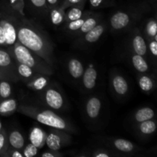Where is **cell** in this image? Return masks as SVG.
<instances>
[{
	"label": "cell",
	"mask_w": 157,
	"mask_h": 157,
	"mask_svg": "<svg viewBox=\"0 0 157 157\" xmlns=\"http://www.w3.org/2000/svg\"><path fill=\"white\" fill-rule=\"evenodd\" d=\"M18 42L38 55L54 67L55 64L53 43L48 34L34 21L20 17L18 23Z\"/></svg>",
	"instance_id": "6da1fadb"
},
{
	"label": "cell",
	"mask_w": 157,
	"mask_h": 157,
	"mask_svg": "<svg viewBox=\"0 0 157 157\" xmlns=\"http://www.w3.org/2000/svg\"><path fill=\"white\" fill-rule=\"evenodd\" d=\"M17 111L52 128L64 130L69 133H75L77 131L76 128L71 123L52 110H44L40 107L28 104H21L18 105Z\"/></svg>",
	"instance_id": "7a4b0ae2"
},
{
	"label": "cell",
	"mask_w": 157,
	"mask_h": 157,
	"mask_svg": "<svg viewBox=\"0 0 157 157\" xmlns=\"http://www.w3.org/2000/svg\"><path fill=\"white\" fill-rule=\"evenodd\" d=\"M10 54L15 61L29 66L37 73L47 75L49 76L54 74L55 70L53 67L18 41L14 44Z\"/></svg>",
	"instance_id": "3957f363"
},
{
	"label": "cell",
	"mask_w": 157,
	"mask_h": 157,
	"mask_svg": "<svg viewBox=\"0 0 157 157\" xmlns=\"http://www.w3.org/2000/svg\"><path fill=\"white\" fill-rule=\"evenodd\" d=\"M146 10V6L142 5L139 9L134 8L133 9H121L115 12L110 18V29L113 32H121L123 30L130 28L144 11Z\"/></svg>",
	"instance_id": "277c9868"
},
{
	"label": "cell",
	"mask_w": 157,
	"mask_h": 157,
	"mask_svg": "<svg viewBox=\"0 0 157 157\" xmlns=\"http://www.w3.org/2000/svg\"><path fill=\"white\" fill-rule=\"evenodd\" d=\"M107 27V22L101 20L95 27L90 29L89 32L77 38L74 42V48L78 49H84L97 42L105 32Z\"/></svg>",
	"instance_id": "5b68a950"
},
{
	"label": "cell",
	"mask_w": 157,
	"mask_h": 157,
	"mask_svg": "<svg viewBox=\"0 0 157 157\" xmlns=\"http://www.w3.org/2000/svg\"><path fill=\"white\" fill-rule=\"evenodd\" d=\"M71 140V136L69 133L51 127L50 131L46 136L45 144L49 150L58 151L63 147L68 146Z\"/></svg>",
	"instance_id": "8992f818"
},
{
	"label": "cell",
	"mask_w": 157,
	"mask_h": 157,
	"mask_svg": "<svg viewBox=\"0 0 157 157\" xmlns=\"http://www.w3.org/2000/svg\"><path fill=\"white\" fill-rule=\"evenodd\" d=\"M43 103L52 110H61L65 106V99L61 92L52 84H49L42 90Z\"/></svg>",
	"instance_id": "52a82bcc"
},
{
	"label": "cell",
	"mask_w": 157,
	"mask_h": 157,
	"mask_svg": "<svg viewBox=\"0 0 157 157\" xmlns=\"http://www.w3.org/2000/svg\"><path fill=\"white\" fill-rule=\"evenodd\" d=\"M0 70L6 72L15 79L19 81L16 71V61L8 51L0 48Z\"/></svg>",
	"instance_id": "ba28073f"
},
{
	"label": "cell",
	"mask_w": 157,
	"mask_h": 157,
	"mask_svg": "<svg viewBox=\"0 0 157 157\" xmlns=\"http://www.w3.org/2000/svg\"><path fill=\"white\" fill-rule=\"evenodd\" d=\"M102 18L103 15L101 12H91V13L87 17V18L85 19L84 22L83 23L81 27L79 29V30L74 35V36L78 38V37L84 35L87 32H89L90 29L95 27L102 20Z\"/></svg>",
	"instance_id": "9c48e42d"
},
{
	"label": "cell",
	"mask_w": 157,
	"mask_h": 157,
	"mask_svg": "<svg viewBox=\"0 0 157 157\" xmlns=\"http://www.w3.org/2000/svg\"><path fill=\"white\" fill-rule=\"evenodd\" d=\"M31 90L41 92L50 84V76L43 74L36 73L35 76L26 82Z\"/></svg>",
	"instance_id": "30bf717a"
},
{
	"label": "cell",
	"mask_w": 157,
	"mask_h": 157,
	"mask_svg": "<svg viewBox=\"0 0 157 157\" xmlns=\"http://www.w3.org/2000/svg\"><path fill=\"white\" fill-rule=\"evenodd\" d=\"M132 48L134 53L141 56H146L147 55V43L142 34L138 29H136L133 32V35L131 40Z\"/></svg>",
	"instance_id": "8fae6325"
},
{
	"label": "cell",
	"mask_w": 157,
	"mask_h": 157,
	"mask_svg": "<svg viewBox=\"0 0 157 157\" xmlns=\"http://www.w3.org/2000/svg\"><path fill=\"white\" fill-rule=\"evenodd\" d=\"M101 109V101L98 97H91L87 101L85 111L90 120H95L99 117Z\"/></svg>",
	"instance_id": "7c38bea8"
},
{
	"label": "cell",
	"mask_w": 157,
	"mask_h": 157,
	"mask_svg": "<svg viewBox=\"0 0 157 157\" xmlns=\"http://www.w3.org/2000/svg\"><path fill=\"white\" fill-rule=\"evenodd\" d=\"M47 133L44 131L41 127L35 126L32 128L29 134V140L32 144L41 149L45 145V140Z\"/></svg>",
	"instance_id": "4fadbf2b"
},
{
	"label": "cell",
	"mask_w": 157,
	"mask_h": 157,
	"mask_svg": "<svg viewBox=\"0 0 157 157\" xmlns=\"http://www.w3.org/2000/svg\"><path fill=\"white\" fill-rule=\"evenodd\" d=\"M111 85L115 94L119 96H124L129 90V84L127 80L121 75L116 74L111 79Z\"/></svg>",
	"instance_id": "5bb4252c"
},
{
	"label": "cell",
	"mask_w": 157,
	"mask_h": 157,
	"mask_svg": "<svg viewBox=\"0 0 157 157\" xmlns=\"http://www.w3.org/2000/svg\"><path fill=\"white\" fill-rule=\"evenodd\" d=\"M81 78H82V83L84 89L90 90L94 88L95 85H96L98 71L94 67L89 66L86 70H84Z\"/></svg>",
	"instance_id": "9a60e30c"
},
{
	"label": "cell",
	"mask_w": 157,
	"mask_h": 157,
	"mask_svg": "<svg viewBox=\"0 0 157 157\" xmlns=\"http://www.w3.org/2000/svg\"><path fill=\"white\" fill-rule=\"evenodd\" d=\"M86 2H87V0H83L81 2L67 8L68 10L65 12V22L64 23L74 21V20H76L79 18L80 17H81V15H83L84 12V9Z\"/></svg>",
	"instance_id": "2e32d148"
},
{
	"label": "cell",
	"mask_w": 157,
	"mask_h": 157,
	"mask_svg": "<svg viewBox=\"0 0 157 157\" xmlns=\"http://www.w3.org/2000/svg\"><path fill=\"white\" fill-rule=\"evenodd\" d=\"M18 107V101L15 98H9L0 101V115L4 117L13 114Z\"/></svg>",
	"instance_id": "e0dca14e"
},
{
	"label": "cell",
	"mask_w": 157,
	"mask_h": 157,
	"mask_svg": "<svg viewBox=\"0 0 157 157\" xmlns=\"http://www.w3.org/2000/svg\"><path fill=\"white\" fill-rule=\"evenodd\" d=\"M51 22L55 26H60L65 22V10L61 9V6H58L48 9Z\"/></svg>",
	"instance_id": "ac0fdd59"
},
{
	"label": "cell",
	"mask_w": 157,
	"mask_h": 157,
	"mask_svg": "<svg viewBox=\"0 0 157 157\" xmlns=\"http://www.w3.org/2000/svg\"><path fill=\"white\" fill-rule=\"evenodd\" d=\"M8 143L9 147L21 150L25 147V138L18 130H12L7 133Z\"/></svg>",
	"instance_id": "d6986e66"
},
{
	"label": "cell",
	"mask_w": 157,
	"mask_h": 157,
	"mask_svg": "<svg viewBox=\"0 0 157 157\" xmlns=\"http://www.w3.org/2000/svg\"><path fill=\"white\" fill-rule=\"evenodd\" d=\"M67 69L71 76L74 79L78 80L81 78L84 74V65L80 60L77 58H71L67 64Z\"/></svg>",
	"instance_id": "ffe728a7"
},
{
	"label": "cell",
	"mask_w": 157,
	"mask_h": 157,
	"mask_svg": "<svg viewBox=\"0 0 157 157\" xmlns=\"http://www.w3.org/2000/svg\"><path fill=\"white\" fill-rule=\"evenodd\" d=\"M112 146L118 151L124 153H133L136 148V146L133 143L125 139H122V138L113 140H112Z\"/></svg>",
	"instance_id": "44dd1931"
},
{
	"label": "cell",
	"mask_w": 157,
	"mask_h": 157,
	"mask_svg": "<svg viewBox=\"0 0 157 157\" xmlns=\"http://www.w3.org/2000/svg\"><path fill=\"white\" fill-rule=\"evenodd\" d=\"M90 13H91V11H85V12H84L83 15H81V17H80L78 19L69 21V22L67 23H64V24H65L64 29H65L66 32L74 36V35L79 30V29L81 27L83 23L84 22V21H85V19L87 18V17L88 16Z\"/></svg>",
	"instance_id": "7402d4cb"
},
{
	"label": "cell",
	"mask_w": 157,
	"mask_h": 157,
	"mask_svg": "<svg viewBox=\"0 0 157 157\" xmlns=\"http://www.w3.org/2000/svg\"><path fill=\"white\" fill-rule=\"evenodd\" d=\"M16 71L19 79L22 80L25 83L32 79L37 73L29 66L25 64H21L18 61H16Z\"/></svg>",
	"instance_id": "603a6c76"
},
{
	"label": "cell",
	"mask_w": 157,
	"mask_h": 157,
	"mask_svg": "<svg viewBox=\"0 0 157 157\" xmlns=\"http://www.w3.org/2000/svg\"><path fill=\"white\" fill-rule=\"evenodd\" d=\"M136 129L140 134L144 136H150L154 133L156 130V124L155 121L152 120L143 121V122L137 123Z\"/></svg>",
	"instance_id": "cb8c5ba5"
},
{
	"label": "cell",
	"mask_w": 157,
	"mask_h": 157,
	"mask_svg": "<svg viewBox=\"0 0 157 157\" xmlns=\"http://www.w3.org/2000/svg\"><path fill=\"white\" fill-rule=\"evenodd\" d=\"M131 61L133 67L140 73L144 74L148 71L149 64L147 60L144 58V56H141V55H137L136 53L133 54L131 56Z\"/></svg>",
	"instance_id": "d4e9b609"
},
{
	"label": "cell",
	"mask_w": 157,
	"mask_h": 157,
	"mask_svg": "<svg viewBox=\"0 0 157 157\" xmlns=\"http://www.w3.org/2000/svg\"><path fill=\"white\" fill-rule=\"evenodd\" d=\"M138 84L141 90L146 93L151 92L155 87V82L153 78L144 74L138 76Z\"/></svg>",
	"instance_id": "484cf974"
},
{
	"label": "cell",
	"mask_w": 157,
	"mask_h": 157,
	"mask_svg": "<svg viewBox=\"0 0 157 157\" xmlns=\"http://www.w3.org/2000/svg\"><path fill=\"white\" fill-rule=\"evenodd\" d=\"M154 116V110L150 107H145L139 109L136 112L134 115V120L136 123H140L148 120H153Z\"/></svg>",
	"instance_id": "4316f807"
},
{
	"label": "cell",
	"mask_w": 157,
	"mask_h": 157,
	"mask_svg": "<svg viewBox=\"0 0 157 157\" xmlns=\"http://www.w3.org/2000/svg\"><path fill=\"white\" fill-rule=\"evenodd\" d=\"M12 82L8 80H0V101L12 97Z\"/></svg>",
	"instance_id": "83f0119b"
},
{
	"label": "cell",
	"mask_w": 157,
	"mask_h": 157,
	"mask_svg": "<svg viewBox=\"0 0 157 157\" xmlns=\"http://www.w3.org/2000/svg\"><path fill=\"white\" fill-rule=\"evenodd\" d=\"M145 34L147 40L157 38V23L156 19L151 18L147 21L145 27Z\"/></svg>",
	"instance_id": "f1b7e54d"
},
{
	"label": "cell",
	"mask_w": 157,
	"mask_h": 157,
	"mask_svg": "<svg viewBox=\"0 0 157 157\" xmlns=\"http://www.w3.org/2000/svg\"><path fill=\"white\" fill-rule=\"evenodd\" d=\"M9 4L18 16L25 17V0H9Z\"/></svg>",
	"instance_id": "f546056e"
},
{
	"label": "cell",
	"mask_w": 157,
	"mask_h": 157,
	"mask_svg": "<svg viewBox=\"0 0 157 157\" xmlns=\"http://www.w3.org/2000/svg\"><path fill=\"white\" fill-rule=\"evenodd\" d=\"M93 9H104L116 6L115 0H89Z\"/></svg>",
	"instance_id": "4dcf8cb0"
},
{
	"label": "cell",
	"mask_w": 157,
	"mask_h": 157,
	"mask_svg": "<svg viewBox=\"0 0 157 157\" xmlns=\"http://www.w3.org/2000/svg\"><path fill=\"white\" fill-rule=\"evenodd\" d=\"M32 7L38 13H48L47 3L46 0H29Z\"/></svg>",
	"instance_id": "1f68e13d"
},
{
	"label": "cell",
	"mask_w": 157,
	"mask_h": 157,
	"mask_svg": "<svg viewBox=\"0 0 157 157\" xmlns=\"http://www.w3.org/2000/svg\"><path fill=\"white\" fill-rule=\"evenodd\" d=\"M8 148H9V143H8L7 132L5 129H2L0 131V156H3Z\"/></svg>",
	"instance_id": "d6a6232c"
},
{
	"label": "cell",
	"mask_w": 157,
	"mask_h": 157,
	"mask_svg": "<svg viewBox=\"0 0 157 157\" xmlns=\"http://www.w3.org/2000/svg\"><path fill=\"white\" fill-rule=\"evenodd\" d=\"M23 156L24 157H33L36 156L39 149L32 144L31 143L28 144L25 147H23Z\"/></svg>",
	"instance_id": "836d02e7"
},
{
	"label": "cell",
	"mask_w": 157,
	"mask_h": 157,
	"mask_svg": "<svg viewBox=\"0 0 157 157\" xmlns=\"http://www.w3.org/2000/svg\"><path fill=\"white\" fill-rule=\"evenodd\" d=\"M113 156H117V154H115L112 151L105 150V149H98V150H95L94 153L91 154V156L93 157H110Z\"/></svg>",
	"instance_id": "e575fe53"
},
{
	"label": "cell",
	"mask_w": 157,
	"mask_h": 157,
	"mask_svg": "<svg viewBox=\"0 0 157 157\" xmlns=\"http://www.w3.org/2000/svg\"><path fill=\"white\" fill-rule=\"evenodd\" d=\"M4 157H24L23 153L21 150H17V149L12 148V147H9L5 154L3 155Z\"/></svg>",
	"instance_id": "d590c367"
},
{
	"label": "cell",
	"mask_w": 157,
	"mask_h": 157,
	"mask_svg": "<svg viewBox=\"0 0 157 157\" xmlns=\"http://www.w3.org/2000/svg\"><path fill=\"white\" fill-rule=\"evenodd\" d=\"M147 49H149L154 58L157 56V38L153 39L148 40V44H147Z\"/></svg>",
	"instance_id": "8d00e7d4"
},
{
	"label": "cell",
	"mask_w": 157,
	"mask_h": 157,
	"mask_svg": "<svg viewBox=\"0 0 157 157\" xmlns=\"http://www.w3.org/2000/svg\"><path fill=\"white\" fill-rule=\"evenodd\" d=\"M83 0H63L61 2V4H60V6H61V9L65 10V9H67L70 6H74L75 4H78V3L81 2Z\"/></svg>",
	"instance_id": "74e56055"
},
{
	"label": "cell",
	"mask_w": 157,
	"mask_h": 157,
	"mask_svg": "<svg viewBox=\"0 0 157 157\" xmlns=\"http://www.w3.org/2000/svg\"><path fill=\"white\" fill-rule=\"evenodd\" d=\"M64 153H59V151H55V150H46L44 153H42L41 154V157H61L64 156Z\"/></svg>",
	"instance_id": "f35d334b"
},
{
	"label": "cell",
	"mask_w": 157,
	"mask_h": 157,
	"mask_svg": "<svg viewBox=\"0 0 157 157\" xmlns=\"http://www.w3.org/2000/svg\"><path fill=\"white\" fill-rule=\"evenodd\" d=\"M0 48L5 49L7 51V47H6V35H5L4 29L2 26L0 24Z\"/></svg>",
	"instance_id": "ab89813d"
},
{
	"label": "cell",
	"mask_w": 157,
	"mask_h": 157,
	"mask_svg": "<svg viewBox=\"0 0 157 157\" xmlns=\"http://www.w3.org/2000/svg\"><path fill=\"white\" fill-rule=\"evenodd\" d=\"M0 80H8V81H11V82H16L13 78L9 74L6 72L0 70Z\"/></svg>",
	"instance_id": "60d3db41"
},
{
	"label": "cell",
	"mask_w": 157,
	"mask_h": 157,
	"mask_svg": "<svg viewBox=\"0 0 157 157\" xmlns=\"http://www.w3.org/2000/svg\"><path fill=\"white\" fill-rule=\"evenodd\" d=\"M46 3H47L48 9H50L51 8L55 7L61 4L59 0H46Z\"/></svg>",
	"instance_id": "b9f144b4"
},
{
	"label": "cell",
	"mask_w": 157,
	"mask_h": 157,
	"mask_svg": "<svg viewBox=\"0 0 157 157\" xmlns=\"http://www.w3.org/2000/svg\"><path fill=\"white\" fill-rule=\"evenodd\" d=\"M2 129H3V127H2V124L1 121H0V131H1V130H2Z\"/></svg>",
	"instance_id": "7bdbcfd3"
},
{
	"label": "cell",
	"mask_w": 157,
	"mask_h": 157,
	"mask_svg": "<svg viewBox=\"0 0 157 157\" xmlns=\"http://www.w3.org/2000/svg\"><path fill=\"white\" fill-rule=\"evenodd\" d=\"M153 1H155V0H153Z\"/></svg>",
	"instance_id": "ee69618b"
}]
</instances>
